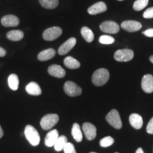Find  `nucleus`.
Here are the masks:
<instances>
[{"instance_id":"obj_1","label":"nucleus","mask_w":153,"mask_h":153,"mask_svg":"<svg viewBox=\"0 0 153 153\" xmlns=\"http://www.w3.org/2000/svg\"><path fill=\"white\" fill-rule=\"evenodd\" d=\"M109 79V72L105 68H100L94 72L91 81L97 87L104 85Z\"/></svg>"},{"instance_id":"obj_2","label":"nucleus","mask_w":153,"mask_h":153,"mask_svg":"<svg viewBox=\"0 0 153 153\" xmlns=\"http://www.w3.org/2000/svg\"><path fill=\"white\" fill-rule=\"evenodd\" d=\"M24 135L29 143L33 146H38L41 141V137L37 130L31 125H27L24 130Z\"/></svg>"},{"instance_id":"obj_3","label":"nucleus","mask_w":153,"mask_h":153,"mask_svg":"<svg viewBox=\"0 0 153 153\" xmlns=\"http://www.w3.org/2000/svg\"><path fill=\"white\" fill-rule=\"evenodd\" d=\"M59 121V116L55 114H48L44 116L41 120V126L43 130L51 129Z\"/></svg>"},{"instance_id":"obj_4","label":"nucleus","mask_w":153,"mask_h":153,"mask_svg":"<svg viewBox=\"0 0 153 153\" xmlns=\"http://www.w3.org/2000/svg\"><path fill=\"white\" fill-rule=\"evenodd\" d=\"M106 120L112 127L116 129H120L122 128V121L120 119L119 113L117 110L112 109L106 115Z\"/></svg>"},{"instance_id":"obj_5","label":"nucleus","mask_w":153,"mask_h":153,"mask_svg":"<svg viewBox=\"0 0 153 153\" xmlns=\"http://www.w3.org/2000/svg\"><path fill=\"white\" fill-rule=\"evenodd\" d=\"M62 28L57 27V26H53V27L48 28L46 30H45V31L43 33V39L45 41H52L60 37L62 35Z\"/></svg>"},{"instance_id":"obj_6","label":"nucleus","mask_w":153,"mask_h":153,"mask_svg":"<svg viewBox=\"0 0 153 153\" xmlns=\"http://www.w3.org/2000/svg\"><path fill=\"white\" fill-rule=\"evenodd\" d=\"M134 57L133 51L131 49L118 50L114 53V59L118 62H128Z\"/></svg>"},{"instance_id":"obj_7","label":"nucleus","mask_w":153,"mask_h":153,"mask_svg":"<svg viewBox=\"0 0 153 153\" xmlns=\"http://www.w3.org/2000/svg\"><path fill=\"white\" fill-rule=\"evenodd\" d=\"M64 91L70 97H74L81 95L82 90L76 84L72 81H68L64 85Z\"/></svg>"},{"instance_id":"obj_8","label":"nucleus","mask_w":153,"mask_h":153,"mask_svg":"<svg viewBox=\"0 0 153 153\" xmlns=\"http://www.w3.org/2000/svg\"><path fill=\"white\" fill-rule=\"evenodd\" d=\"M100 29L106 33L115 34L119 31L120 28L118 24L112 21H107L100 25Z\"/></svg>"},{"instance_id":"obj_9","label":"nucleus","mask_w":153,"mask_h":153,"mask_svg":"<svg viewBox=\"0 0 153 153\" xmlns=\"http://www.w3.org/2000/svg\"><path fill=\"white\" fill-rule=\"evenodd\" d=\"M82 131L88 140H92L97 136V128L90 123H85L82 125Z\"/></svg>"},{"instance_id":"obj_10","label":"nucleus","mask_w":153,"mask_h":153,"mask_svg":"<svg viewBox=\"0 0 153 153\" xmlns=\"http://www.w3.org/2000/svg\"><path fill=\"white\" fill-rule=\"evenodd\" d=\"M121 28L128 32H136L142 28V24L136 21H125L122 22Z\"/></svg>"},{"instance_id":"obj_11","label":"nucleus","mask_w":153,"mask_h":153,"mask_svg":"<svg viewBox=\"0 0 153 153\" xmlns=\"http://www.w3.org/2000/svg\"><path fill=\"white\" fill-rule=\"evenodd\" d=\"M141 87L146 93L153 92V76L152 74H145L141 82Z\"/></svg>"},{"instance_id":"obj_12","label":"nucleus","mask_w":153,"mask_h":153,"mask_svg":"<svg viewBox=\"0 0 153 153\" xmlns=\"http://www.w3.org/2000/svg\"><path fill=\"white\" fill-rule=\"evenodd\" d=\"M76 40L75 38H69L68 41H66L59 48L58 54L60 55H64L68 53L74 47V45H76Z\"/></svg>"},{"instance_id":"obj_13","label":"nucleus","mask_w":153,"mask_h":153,"mask_svg":"<svg viewBox=\"0 0 153 153\" xmlns=\"http://www.w3.org/2000/svg\"><path fill=\"white\" fill-rule=\"evenodd\" d=\"M1 23L5 27H15L19 26L20 21L18 17L14 15H7L1 19Z\"/></svg>"},{"instance_id":"obj_14","label":"nucleus","mask_w":153,"mask_h":153,"mask_svg":"<svg viewBox=\"0 0 153 153\" xmlns=\"http://www.w3.org/2000/svg\"><path fill=\"white\" fill-rule=\"evenodd\" d=\"M50 75L57 78H62L65 76L66 72L62 67L58 65H52L48 69Z\"/></svg>"},{"instance_id":"obj_15","label":"nucleus","mask_w":153,"mask_h":153,"mask_svg":"<svg viewBox=\"0 0 153 153\" xmlns=\"http://www.w3.org/2000/svg\"><path fill=\"white\" fill-rule=\"evenodd\" d=\"M107 10L106 4L103 1H99L91 6L88 9V13L91 15H96L101 14V13L105 12Z\"/></svg>"},{"instance_id":"obj_16","label":"nucleus","mask_w":153,"mask_h":153,"mask_svg":"<svg viewBox=\"0 0 153 153\" xmlns=\"http://www.w3.org/2000/svg\"><path fill=\"white\" fill-rule=\"evenodd\" d=\"M59 137V133L56 129L52 130L47 133L45 138V145L48 148L54 146L55 142Z\"/></svg>"},{"instance_id":"obj_17","label":"nucleus","mask_w":153,"mask_h":153,"mask_svg":"<svg viewBox=\"0 0 153 153\" xmlns=\"http://www.w3.org/2000/svg\"><path fill=\"white\" fill-rule=\"evenodd\" d=\"M129 122L134 128L139 130L143 127V120L140 115L137 114H132L129 117Z\"/></svg>"},{"instance_id":"obj_18","label":"nucleus","mask_w":153,"mask_h":153,"mask_svg":"<svg viewBox=\"0 0 153 153\" xmlns=\"http://www.w3.org/2000/svg\"><path fill=\"white\" fill-rule=\"evenodd\" d=\"M26 91L28 94L32 96H39L41 94L42 90L40 86L35 82H31L26 87Z\"/></svg>"},{"instance_id":"obj_19","label":"nucleus","mask_w":153,"mask_h":153,"mask_svg":"<svg viewBox=\"0 0 153 153\" xmlns=\"http://www.w3.org/2000/svg\"><path fill=\"white\" fill-rule=\"evenodd\" d=\"M55 55V51L53 48H48L41 51L38 55V59L40 61H47L52 59Z\"/></svg>"},{"instance_id":"obj_20","label":"nucleus","mask_w":153,"mask_h":153,"mask_svg":"<svg viewBox=\"0 0 153 153\" xmlns=\"http://www.w3.org/2000/svg\"><path fill=\"white\" fill-rule=\"evenodd\" d=\"M24 32L20 30H13L7 33V38L12 41H19L24 38Z\"/></svg>"},{"instance_id":"obj_21","label":"nucleus","mask_w":153,"mask_h":153,"mask_svg":"<svg viewBox=\"0 0 153 153\" xmlns=\"http://www.w3.org/2000/svg\"><path fill=\"white\" fill-rule=\"evenodd\" d=\"M72 135L73 138L75 140L76 142H81L83 139V135H82V132L80 128V126L78 123H74L72 126Z\"/></svg>"},{"instance_id":"obj_22","label":"nucleus","mask_w":153,"mask_h":153,"mask_svg":"<svg viewBox=\"0 0 153 153\" xmlns=\"http://www.w3.org/2000/svg\"><path fill=\"white\" fill-rule=\"evenodd\" d=\"M64 64L67 68L69 69H78L80 67V62L78 60H76L75 58L71 56H68L65 58Z\"/></svg>"},{"instance_id":"obj_23","label":"nucleus","mask_w":153,"mask_h":153,"mask_svg":"<svg viewBox=\"0 0 153 153\" xmlns=\"http://www.w3.org/2000/svg\"><path fill=\"white\" fill-rule=\"evenodd\" d=\"M8 85L11 90L16 91L19 89V79L16 74H11L8 77Z\"/></svg>"},{"instance_id":"obj_24","label":"nucleus","mask_w":153,"mask_h":153,"mask_svg":"<svg viewBox=\"0 0 153 153\" xmlns=\"http://www.w3.org/2000/svg\"><path fill=\"white\" fill-rule=\"evenodd\" d=\"M81 34L82 37L85 38V40L88 43H91L94 41V35L93 31L90 28L87 27V26H84L81 29Z\"/></svg>"},{"instance_id":"obj_25","label":"nucleus","mask_w":153,"mask_h":153,"mask_svg":"<svg viewBox=\"0 0 153 153\" xmlns=\"http://www.w3.org/2000/svg\"><path fill=\"white\" fill-rule=\"evenodd\" d=\"M68 143V138H67L66 136L61 135V136L58 137L53 147H54L55 150L57 151V152H60V151L63 150V148H65V146Z\"/></svg>"},{"instance_id":"obj_26","label":"nucleus","mask_w":153,"mask_h":153,"mask_svg":"<svg viewBox=\"0 0 153 153\" xmlns=\"http://www.w3.org/2000/svg\"><path fill=\"white\" fill-rule=\"evenodd\" d=\"M42 7L48 9H55L58 6V0H39Z\"/></svg>"},{"instance_id":"obj_27","label":"nucleus","mask_w":153,"mask_h":153,"mask_svg":"<svg viewBox=\"0 0 153 153\" xmlns=\"http://www.w3.org/2000/svg\"><path fill=\"white\" fill-rule=\"evenodd\" d=\"M149 0H136L133 4V9L139 11L145 9L148 4Z\"/></svg>"},{"instance_id":"obj_28","label":"nucleus","mask_w":153,"mask_h":153,"mask_svg":"<svg viewBox=\"0 0 153 153\" xmlns=\"http://www.w3.org/2000/svg\"><path fill=\"white\" fill-rule=\"evenodd\" d=\"M114 139L111 136H106L102 138L99 142L100 146L102 148H108V147L111 146L114 144Z\"/></svg>"},{"instance_id":"obj_29","label":"nucleus","mask_w":153,"mask_h":153,"mask_svg":"<svg viewBox=\"0 0 153 153\" xmlns=\"http://www.w3.org/2000/svg\"><path fill=\"white\" fill-rule=\"evenodd\" d=\"M99 43L104 45H110V44L114 43L115 42V39L110 36H101L99 39Z\"/></svg>"},{"instance_id":"obj_30","label":"nucleus","mask_w":153,"mask_h":153,"mask_svg":"<svg viewBox=\"0 0 153 153\" xmlns=\"http://www.w3.org/2000/svg\"><path fill=\"white\" fill-rule=\"evenodd\" d=\"M63 150L65 153H76L74 145L70 143H67L65 148H63Z\"/></svg>"},{"instance_id":"obj_31","label":"nucleus","mask_w":153,"mask_h":153,"mask_svg":"<svg viewBox=\"0 0 153 153\" xmlns=\"http://www.w3.org/2000/svg\"><path fill=\"white\" fill-rule=\"evenodd\" d=\"M143 17L145 19H152L153 18V7H150L145 11L143 13Z\"/></svg>"},{"instance_id":"obj_32","label":"nucleus","mask_w":153,"mask_h":153,"mask_svg":"<svg viewBox=\"0 0 153 153\" xmlns=\"http://www.w3.org/2000/svg\"><path fill=\"white\" fill-rule=\"evenodd\" d=\"M147 132L149 134H153V117L151 118L147 126Z\"/></svg>"},{"instance_id":"obj_33","label":"nucleus","mask_w":153,"mask_h":153,"mask_svg":"<svg viewBox=\"0 0 153 153\" xmlns=\"http://www.w3.org/2000/svg\"><path fill=\"white\" fill-rule=\"evenodd\" d=\"M143 33L148 37H153V28H150V29L145 30L143 32Z\"/></svg>"},{"instance_id":"obj_34","label":"nucleus","mask_w":153,"mask_h":153,"mask_svg":"<svg viewBox=\"0 0 153 153\" xmlns=\"http://www.w3.org/2000/svg\"><path fill=\"white\" fill-rule=\"evenodd\" d=\"M6 54H7V52H6L5 49H4L3 48L0 47V57L5 56Z\"/></svg>"},{"instance_id":"obj_35","label":"nucleus","mask_w":153,"mask_h":153,"mask_svg":"<svg viewBox=\"0 0 153 153\" xmlns=\"http://www.w3.org/2000/svg\"><path fill=\"white\" fill-rule=\"evenodd\" d=\"M3 135H4V131L2 130V128H1V126H0V139L3 137Z\"/></svg>"},{"instance_id":"obj_36","label":"nucleus","mask_w":153,"mask_h":153,"mask_svg":"<svg viewBox=\"0 0 153 153\" xmlns=\"http://www.w3.org/2000/svg\"><path fill=\"white\" fill-rule=\"evenodd\" d=\"M135 153H144V151H143V150L141 148H137V150H136Z\"/></svg>"},{"instance_id":"obj_37","label":"nucleus","mask_w":153,"mask_h":153,"mask_svg":"<svg viewBox=\"0 0 153 153\" xmlns=\"http://www.w3.org/2000/svg\"><path fill=\"white\" fill-rule=\"evenodd\" d=\"M150 62L152 63L153 64V55H152V56H150Z\"/></svg>"},{"instance_id":"obj_38","label":"nucleus","mask_w":153,"mask_h":153,"mask_svg":"<svg viewBox=\"0 0 153 153\" xmlns=\"http://www.w3.org/2000/svg\"><path fill=\"white\" fill-rule=\"evenodd\" d=\"M89 153H97V152H89Z\"/></svg>"},{"instance_id":"obj_39","label":"nucleus","mask_w":153,"mask_h":153,"mask_svg":"<svg viewBox=\"0 0 153 153\" xmlns=\"http://www.w3.org/2000/svg\"><path fill=\"white\" fill-rule=\"evenodd\" d=\"M118 1H123V0H118Z\"/></svg>"},{"instance_id":"obj_40","label":"nucleus","mask_w":153,"mask_h":153,"mask_svg":"<svg viewBox=\"0 0 153 153\" xmlns=\"http://www.w3.org/2000/svg\"><path fill=\"white\" fill-rule=\"evenodd\" d=\"M115 153H118V152H115Z\"/></svg>"}]
</instances>
